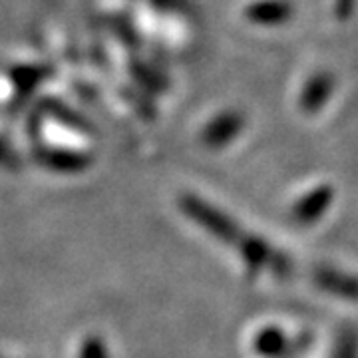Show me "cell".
I'll list each match as a JSON object with an SVG mask.
<instances>
[{
  "mask_svg": "<svg viewBox=\"0 0 358 358\" xmlns=\"http://www.w3.org/2000/svg\"><path fill=\"white\" fill-rule=\"evenodd\" d=\"M315 281L322 291L333 296L358 303V275L334 267H320L315 273Z\"/></svg>",
  "mask_w": 358,
  "mask_h": 358,
  "instance_id": "1",
  "label": "cell"
},
{
  "mask_svg": "<svg viewBox=\"0 0 358 358\" xmlns=\"http://www.w3.org/2000/svg\"><path fill=\"white\" fill-rule=\"evenodd\" d=\"M333 203V189L331 187H317L315 192H310L296 205L294 209V217L301 223H315L322 217V213Z\"/></svg>",
  "mask_w": 358,
  "mask_h": 358,
  "instance_id": "2",
  "label": "cell"
},
{
  "mask_svg": "<svg viewBox=\"0 0 358 358\" xmlns=\"http://www.w3.org/2000/svg\"><path fill=\"white\" fill-rule=\"evenodd\" d=\"M247 18L259 24H277L289 18L291 6L282 0H261L247 8Z\"/></svg>",
  "mask_w": 358,
  "mask_h": 358,
  "instance_id": "3",
  "label": "cell"
},
{
  "mask_svg": "<svg viewBox=\"0 0 358 358\" xmlns=\"http://www.w3.org/2000/svg\"><path fill=\"white\" fill-rule=\"evenodd\" d=\"M243 126L241 122V115L237 114H223L215 117L207 128H205L203 138L205 141L213 143V145H219V143H225L229 141L239 129Z\"/></svg>",
  "mask_w": 358,
  "mask_h": 358,
  "instance_id": "4",
  "label": "cell"
},
{
  "mask_svg": "<svg viewBox=\"0 0 358 358\" xmlns=\"http://www.w3.org/2000/svg\"><path fill=\"white\" fill-rule=\"evenodd\" d=\"M331 358H358V329L357 327H345L336 334L333 345Z\"/></svg>",
  "mask_w": 358,
  "mask_h": 358,
  "instance_id": "5",
  "label": "cell"
},
{
  "mask_svg": "<svg viewBox=\"0 0 358 358\" xmlns=\"http://www.w3.org/2000/svg\"><path fill=\"white\" fill-rule=\"evenodd\" d=\"M16 74H13L14 84L22 90H34V86L38 84L42 78L46 76V72L36 70V68H20V70H14Z\"/></svg>",
  "mask_w": 358,
  "mask_h": 358,
  "instance_id": "6",
  "label": "cell"
},
{
  "mask_svg": "<svg viewBox=\"0 0 358 358\" xmlns=\"http://www.w3.org/2000/svg\"><path fill=\"white\" fill-rule=\"evenodd\" d=\"M324 92H327V84L317 78V80L308 86L307 94H305V106H307V108H317L320 100H322V96H324Z\"/></svg>",
  "mask_w": 358,
  "mask_h": 358,
  "instance_id": "7",
  "label": "cell"
},
{
  "mask_svg": "<svg viewBox=\"0 0 358 358\" xmlns=\"http://www.w3.org/2000/svg\"><path fill=\"white\" fill-rule=\"evenodd\" d=\"M152 4L157 6V8H162V10H169V13H189L187 0H152Z\"/></svg>",
  "mask_w": 358,
  "mask_h": 358,
  "instance_id": "8",
  "label": "cell"
},
{
  "mask_svg": "<svg viewBox=\"0 0 358 358\" xmlns=\"http://www.w3.org/2000/svg\"><path fill=\"white\" fill-rule=\"evenodd\" d=\"M54 103H56V106H52L50 112H52V114L58 115V117H62L60 122H66V124H70V126H74V128H82V122H80L82 117L78 120L76 115L72 114V112H70L68 108H62V106H58V102H54Z\"/></svg>",
  "mask_w": 358,
  "mask_h": 358,
  "instance_id": "9",
  "label": "cell"
}]
</instances>
